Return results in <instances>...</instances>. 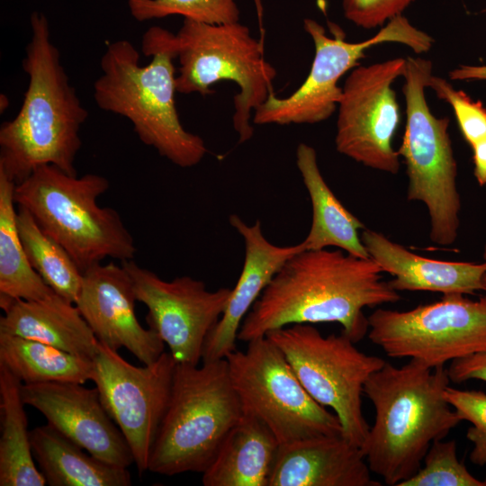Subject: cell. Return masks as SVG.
Masks as SVG:
<instances>
[{
    "instance_id": "8",
    "label": "cell",
    "mask_w": 486,
    "mask_h": 486,
    "mask_svg": "<svg viewBox=\"0 0 486 486\" xmlns=\"http://www.w3.org/2000/svg\"><path fill=\"white\" fill-rule=\"evenodd\" d=\"M432 71L431 60L406 58L402 87L406 123L397 151L406 165L407 199L427 207L432 242L449 246L458 235L461 199L456 186L457 164L448 132L450 120L435 116L425 94Z\"/></svg>"
},
{
    "instance_id": "17",
    "label": "cell",
    "mask_w": 486,
    "mask_h": 486,
    "mask_svg": "<svg viewBox=\"0 0 486 486\" xmlns=\"http://www.w3.org/2000/svg\"><path fill=\"white\" fill-rule=\"evenodd\" d=\"M132 280L121 265L98 263L83 273L75 302L98 342L112 349L126 348L143 364L157 360L165 343L137 319Z\"/></svg>"
},
{
    "instance_id": "35",
    "label": "cell",
    "mask_w": 486,
    "mask_h": 486,
    "mask_svg": "<svg viewBox=\"0 0 486 486\" xmlns=\"http://www.w3.org/2000/svg\"><path fill=\"white\" fill-rule=\"evenodd\" d=\"M473 175L481 186L486 185V137L472 146Z\"/></svg>"
},
{
    "instance_id": "36",
    "label": "cell",
    "mask_w": 486,
    "mask_h": 486,
    "mask_svg": "<svg viewBox=\"0 0 486 486\" xmlns=\"http://www.w3.org/2000/svg\"><path fill=\"white\" fill-rule=\"evenodd\" d=\"M452 80H486V66L460 65L449 72Z\"/></svg>"
},
{
    "instance_id": "23",
    "label": "cell",
    "mask_w": 486,
    "mask_h": 486,
    "mask_svg": "<svg viewBox=\"0 0 486 486\" xmlns=\"http://www.w3.org/2000/svg\"><path fill=\"white\" fill-rule=\"evenodd\" d=\"M296 165L312 209L310 229L302 241L305 250L335 247L350 255L369 258L359 236L365 226L340 202L324 180L316 150L306 143H300L296 149Z\"/></svg>"
},
{
    "instance_id": "38",
    "label": "cell",
    "mask_w": 486,
    "mask_h": 486,
    "mask_svg": "<svg viewBox=\"0 0 486 486\" xmlns=\"http://www.w3.org/2000/svg\"><path fill=\"white\" fill-rule=\"evenodd\" d=\"M483 260L486 263V242H485L484 249H483Z\"/></svg>"
},
{
    "instance_id": "11",
    "label": "cell",
    "mask_w": 486,
    "mask_h": 486,
    "mask_svg": "<svg viewBox=\"0 0 486 486\" xmlns=\"http://www.w3.org/2000/svg\"><path fill=\"white\" fill-rule=\"evenodd\" d=\"M310 36L315 54L310 70L292 94L280 98L271 93L258 106L252 122L255 124H314L328 119L338 110L342 95L340 78L359 66V60L371 47L384 42H398L421 54L428 51L433 38L413 26L403 15L388 22L379 32L361 42L346 40L343 30L329 22L333 37H328L318 22L306 18L303 22Z\"/></svg>"
},
{
    "instance_id": "24",
    "label": "cell",
    "mask_w": 486,
    "mask_h": 486,
    "mask_svg": "<svg viewBox=\"0 0 486 486\" xmlns=\"http://www.w3.org/2000/svg\"><path fill=\"white\" fill-rule=\"evenodd\" d=\"M34 460L50 486H130L127 468L101 461L49 424L31 431Z\"/></svg>"
},
{
    "instance_id": "12",
    "label": "cell",
    "mask_w": 486,
    "mask_h": 486,
    "mask_svg": "<svg viewBox=\"0 0 486 486\" xmlns=\"http://www.w3.org/2000/svg\"><path fill=\"white\" fill-rule=\"evenodd\" d=\"M368 338L392 358L409 357L431 369L486 351V301L463 294L399 311L377 309Z\"/></svg>"
},
{
    "instance_id": "20",
    "label": "cell",
    "mask_w": 486,
    "mask_h": 486,
    "mask_svg": "<svg viewBox=\"0 0 486 486\" xmlns=\"http://www.w3.org/2000/svg\"><path fill=\"white\" fill-rule=\"evenodd\" d=\"M361 239L370 257L396 291H428L448 294H473L482 291L486 263L443 261L427 258L392 241L382 233L364 229Z\"/></svg>"
},
{
    "instance_id": "28",
    "label": "cell",
    "mask_w": 486,
    "mask_h": 486,
    "mask_svg": "<svg viewBox=\"0 0 486 486\" xmlns=\"http://www.w3.org/2000/svg\"><path fill=\"white\" fill-rule=\"evenodd\" d=\"M17 229L32 267L54 292L75 303L81 289L83 272L70 255L20 206H17Z\"/></svg>"
},
{
    "instance_id": "5",
    "label": "cell",
    "mask_w": 486,
    "mask_h": 486,
    "mask_svg": "<svg viewBox=\"0 0 486 486\" xmlns=\"http://www.w3.org/2000/svg\"><path fill=\"white\" fill-rule=\"evenodd\" d=\"M109 187L103 176H71L53 165H43L15 184L14 202L84 273L107 257L132 260L137 252L120 214L97 202Z\"/></svg>"
},
{
    "instance_id": "30",
    "label": "cell",
    "mask_w": 486,
    "mask_h": 486,
    "mask_svg": "<svg viewBox=\"0 0 486 486\" xmlns=\"http://www.w3.org/2000/svg\"><path fill=\"white\" fill-rule=\"evenodd\" d=\"M399 486H486L459 461L454 440H436L428 448L421 467Z\"/></svg>"
},
{
    "instance_id": "16",
    "label": "cell",
    "mask_w": 486,
    "mask_h": 486,
    "mask_svg": "<svg viewBox=\"0 0 486 486\" xmlns=\"http://www.w3.org/2000/svg\"><path fill=\"white\" fill-rule=\"evenodd\" d=\"M22 398L45 417L47 424L101 461L123 468L134 464L96 388L69 382L22 384Z\"/></svg>"
},
{
    "instance_id": "29",
    "label": "cell",
    "mask_w": 486,
    "mask_h": 486,
    "mask_svg": "<svg viewBox=\"0 0 486 486\" xmlns=\"http://www.w3.org/2000/svg\"><path fill=\"white\" fill-rule=\"evenodd\" d=\"M131 15L140 22L179 14L210 24L238 22L235 0H128Z\"/></svg>"
},
{
    "instance_id": "7",
    "label": "cell",
    "mask_w": 486,
    "mask_h": 486,
    "mask_svg": "<svg viewBox=\"0 0 486 486\" xmlns=\"http://www.w3.org/2000/svg\"><path fill=\"white\" fill-rule=\"evenodd\" d=\"M162 32L179 61L176 92L205 95L220 81L236 83L239 92L233 98V127L240 143L250 140L252 113L273 93L276 76L262 44L238 22L210 24L184 18L176 34Z\"/></svg>"
},
{
    "instance_id": "32",
    "label": "cell",
    "mask_w": 486,
    "mask_h": 486,
    "mask_svg": "<svg viewBox=\"0 0 486 486\" xmlns=\"http://www.w3.org/2000/svg\"><path fill=\"white\" fill-rule=\"evenodd\" d=\"M428 87L451 105L461 133L470 146L486 137V108L481 101H473L464 91L454 89L446 79L434 75L429 77Z\"/></svg>"
},
{
    "instance_id": "6",
    "label": "cell",
    "mask_w": 486,
    "mask_h": 486,
    "mask_svg": "<svg viewBox=\"0 0 486 486\" xmlns=\"http://www.w3.org/2000/svg\"><path fill=\"white\" fill-rule=\"evenodd\" d=\"M243 414L226 359L176 364L148 470L166 476L202 473Z\"/></svg>"
},
{
    "instance_id": "21",
    "label": "cell",
    "mask_w": 486,
    "mask_h": 486,
    "mask_svg": "<svg viewBox=\"0 0 486 486\" xmlns=\"http://www.w3.org/2000/svg\"><path fill=\"white\" fill-rule=\"evenodd\" d=\"M0 332L38 340L92 359L98 340L75 303L57 293L35 301L1 299Z\"/></svg>"
},
{
    "instance_id": "1",
    "label": "cell",
    "mask_w": 486,
    "mask_h": 486,
    "mask_svg": "<svg viewBox=\"0 0 486 486\" xmlns=\"http://www.w3.org/2000/svg\"><path fill=\"white\" fill-rule=\"evenodd\" d=\"M372 258L339 248L302 250L277 271L245 317L238 339L248 342L292 324L336 322L357 343L368 333L364 308L400 300Z\"/></svg>"
},
{
    "instance_id": "15",
    "label": "cell",
    "mask_w": 486,
    "mask_h": 486,
    "mask_svg": "<svg viewBox=\"0 0 486 486\" xmlns=\"http://www.w3.org/2000/svg\"><path fill=\"white\" fill-rule=\"evenodd\" d=\"M122 265L129 273L137 301L148 308L146 321L169 348L176 364L198 365L204 343L227 306L231 289L207 290L191 276L161 279L132 260Z\"/></svg>"
},
{
    "instance_id": "26",
    "label": "cell",
    "mask_w": 486,
    "mask_h": 486,
    "mask_svg": "<svg viewBox=\"0 0 486 486\" xmlns=\"http://www.w3.org/2000/svg\"><path fill=\"white\" fill-rule=\"evenodd\" d=\"M0 364L22 384L51 382L85 383L92 381V359L46 343L0 332Z\"/></svg>"
},
{
    "instance_id": "19",
    "label": "cell",
    "mask_w": 486,
    "mask_h": 486,
    "mask_svg": "<svg viewBox=\"0 0 486 486\" xmlns=\"http://www.w3.org/2000/svg\"><path fill=\"white\" fill-rule=\"evenodd\" d=\"M361 448L342 436L279 446L268 486H380Z\"/></svg>"
},
{
    "instance_id": "22",
    "label": "cell",
    "mask_w": 486,
    "mask_h": 486,
    "mask_svg": "<svg viewBox=\"0 0 486 486\" xmlns=\"http://www.w3.org/2000/svg\"><path fill=\"white\" fill-rule=\"evenodd\" d=\"M280 444L258 418L245 413L202 472L204 486H268Z\"/></svg>"
},
{
    "instance_id": "37",
    "label": "cell",
    "mask_w": 486,
    "mask_h": 486,
    "mask_svg": "<svg viewBox=\"0 0 486 486\" xmlns=\"http://www.w3.org/2000/svg\"><path fill=\"white\" fill-rule=\"evenodd\" d=\"M482 291L485 292V294L482 298L486 301V273L482 277Z\"/></svg>"
},
{
    "instance_id": "3",
    "label": "cell",
    "mask_w": 486,
    "mask_h": 486,
    "mask_svg": "<svg viewBox=\"0 0 486 486\" xmlns=\"http://www.w3.org/2000/svg\"><path fill=\"white\" fill-rule=\"evenodd\" d=\"M450 382L445 366L431 369L415 360L400 367L386 362L366 381L364 394L375 418L362 451L387 485L413 476L432 443L462 421L445 398Z\"/></svg>"
},
{
    "instance_id": "4",
    "label": "cell",
    "mask_w": 486,
    "mask_h": 486,
    "mask_svg": "<svg viewBox=\"0 0 486 486\" xmlns=\"http://www.w3.org/2000/svg\"><path fill=\"white\" fill-rule=\"evenodd\" d=\"M154 26L143 35L141 50L152 57L140 65V53L128 40L110 43L102 56L101 75L94 83L96 105L128 119L140 140L180 167L198 165L207 153L204 140L187 131L175 102L176 54Z\"/></svg>"
},
{
    "instance_id": "18",
    "label": "cell",
    "mask_w": 486,
    "mask_h": 486,
    "mask_svg": "<svg viewBox=\"0 0 486 486\" xmlns=\"http://www.w3.org/2000/svg\"><path fill=\"white\" fill-rule=\"evenodd\" d=\"M229 221L244 240V264L224 312L206 338L202 362L226 359L237 350L238 334L247 314L282 266L305 250L302 241L285 247L271 243L264 236L259 220L248 225L237 214H231Z\"/></svg>"
},
{
    "instance_id": "27",
    "label": "cell",
    "mask_w": 486,
    "mask_h": 486,
    "mask_svg": "<svg viewBox=\"0 0 486 486\" xmlns=\"http://www.w3.org/2000/svg\"><path fill=\"white\" fill-rule=\"evenodd\" d=\"M15 183L0 172V298L42 300L54 292L32 267L17 229Z\"/></svg>"
},
{
    "instance_id": "9",
    "label": "cell",
    "mask_w": 486,
    "mask_h": 486,
    "mask_svg": "<svg viewBox=\"0 0 486 486\" xmlns=\"http://www.w3.org/2000/svg\"><path fill=\"white\" fill-rule=\"evenodd\" d=\"M266 337L281 349L307 392L334 411L342 436L362 449L370 430L362 409L364 387L386 362L358 350L342 332L324 337L310 324L283 327Z\"/></svg>"
},
{
    "instance_id": "34",
    "label": "cell",
    "mask_w": 486,
    "mask_h": 486,
    "mask_svg": "<svg viewBox=\"0 0 486 486\" xmlns=\"http://www.w3.org/2000/svg\"><path fill=\"white\" fill-rule=\"evenodd\" d=\"M450 381L461 383L469 380L486 382V351L451 362L447 368Z\"/></svg>"
},
{
    "instance_id": "10",
    "label": "cell",
    "mask_w": 486,
    "mask_h": 486,
    "mask_svg": "<svg viewBox=\"0 0 486 486\" xmlns=\"http://www.w3.org/2000/svg\"><path fill=\"white\" fill-rule=\"evenodd\" d=\"M227 357L245 413L261 419L280 446L321 436H342L335 413L304 389L281 349L266 336Z\"/></svg>"
},
{
    "instance_id": "14",
    "label": "cell",
    "mask_w": 486,
    "mask_h": 486,
    "mask_svg": "<svg viewBox=\"0 0 486 486\" xmlns=\"http://www.w3.org/2000/svg\"><path fill=\"white\" fill-rule=\"evenodd\" d=\"M92 381L107 413L120 428L139 473L148 471V459L166 412L176 368L171 354L136 366L117 350L99 342L93 358Z\"/></svg>"
},
{
    "instance_id": "33",
    "label": "cell",
    "mask_w": 486,
    "mask_h": 486,
    "mask_svg": "<svg viewBox=\"0 0 486 486\" xmlns=\"http://www.w3.org/2000/svg\"><path fill=\"white\" fill-rule=\"evenodd\" d=\"M413 0H342L345 17L358 27L373 29L402 15Z\"/></svg>"
},
{
    "instance_id": "25",
    "label": "cell",
    "mask_w": 486,
    "mask_h": 486,
    "mask_svg": "<svg viewBox=\"0 0 486 486\" xmlns=\"http://www.w3.org/2000/svg\"><path fill=\"white\" fill-rule=\"evenodd\" d=\"M22 382L0 364V486H44L32 451Z\"/></svg>"
},
{
    "instance_id": "31",
    "label": "cell",
    "mask_w": 486,
    "mask_h": 486,
    "mask_svg": "<svg viewBox=\"0 0 486 486\" xmlns=\"http://www.w3.org/2000/svg\"><path fill=\"white\" fill-rule=\"evenodd\" d=\"M445 398L461 420L469 421L466 437L472 443L470 461L486 464V393L482 391L458 390L447 386Z\"/></svg>"
},
{
    "instance_id": "13",
    "label": "cell",
    "mask_w": 486,
    "mask_h": 486,
    "mask_svg": "<svg viewBox=\"0 0 486 486\" xmlns=\"http://www.w3.org/2000/svg\"><path fill=\"white\" fill-rule=\"evenodd\" d=\"M405 71L402 58L350 71L338 105L335 144L340 154L373 169L398 173L400 156L392 142L400 108L392 84Z\"/></svg>"
},
{
    "instance_id": "2",
    "label": "cell",
    "mask_w": 486,
    "mask_h": 486,
    "mask_svg": "<svg viewBox=\"0 0 486 486\" xmlns=\"http://www.w3.org/2000/svg\"><path fill=\"white\" fill-rule=\"evenodd\" d=\"M31 29L22 59L28 87L16 116L0 127V172L16 184L43 165L77 176L79 132L88 117L50 40L47 18L33 13Z\"/></svg>"
}]
</instances>
